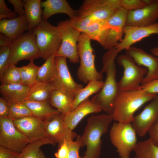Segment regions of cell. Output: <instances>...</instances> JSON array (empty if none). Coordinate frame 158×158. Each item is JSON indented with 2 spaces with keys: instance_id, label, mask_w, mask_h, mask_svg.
<instances>
[{
  "instance_id": "6da1fadb",
  "label": "cell",
  "mask_w": 158,
  "mask_h": 158,
  "mask_svg": "<svg viewBox=\"0 0 158 158\" xmlns=\"http://www.w3.org/2000/svg\"><path fill=\"white\" fill-rule=\"evenodd\" d=\"M118 53L116 47H114L108 50L103 55V67L100 72L106 74V79L101 90L91 99L92 102L100 107L102 110L109 114L112 113L114 100L118 92L115 63Z\"/></svg>"
},
{
  "instance_id": "7a4b0ae2",
  "label": "cell",
  "mask_w": 158,
  "mask_h": 158,
  "mask_svg": "<svg viewBox=\"0 0 158 158\" xmlns=\"http://www.w3.org/2000/svg\"><path fill=\"white\" fill-rule=\"evenodd\" d=\"M157 94L149 93L143 89L118 91L114 102L112 114L114 120L131 123L135 112L145 103L151 101Z\"/></svg>"
},
{
  "instance_id": "3957f363",
  "label": "cell",
  "mask_w": 158,
  "mask_h": 158,
  "mask_svg": "<svg viewBox=\"0 0 158 158\" xmlns=\"http://www.w3.org/2000/svg\"><path fill=\"white\" fill-rule=\"evenodd\" d=\"M114 120L111 114L92 115L87 119L83 135L81 136L82 147L86 146L84 158H98L102 146L101 137L108 130Z\"/></svg>"
},
{
  "instance_id": "277c9868",
  "label": "cell",
  "mask_w": 158,
  "mask_h": 158,
  "mask_svg": "<svg viewBox=\"0 0 158 158\" xmlns=\"http://www.w3.org/2000/svg\"><path fill=\"white\" fill-rule=\"evenodd\" d=\"M91 39L85 34L81 33L78 40L77 49L80 65L77 72L78 80L87 84L92 80H102V74L95 67V56L91 44Z\"/></svg>"
},
{
  "instance_id": "5b68a950",
  "label": "cell",
  "mask_w": 158,
  "mask_h": 158,
  "mask_svg": "<svg viewBox=\"0 0 158 158\" xmlns=\"http://www.w3.org/2000/svg\"><path fill=\"white\" fill-rule=\"evenodd\" d=\"M55 89L73 99L83 85L73 80L69 71L66 58L55 56L54 63L49 81Z\"/></svg>"
},
{
  "instance_id": "8992f818",
  "label": "cell",
  "mask_w": 158,
  "mask_h": 158,
  "mask_svg": "<svg viewBox=\"0 0 158 158\" xmlns=\"http://www.w3.org/2000/svg\"><path fill=\"white\" fill-rule=\"evenodd\" d=\"M116 60L124 69L123 75L117 83L118 91L142 89L141 83L147 73V69L137 64L131 57L126 54L119 55Z\"/></svg>"
},
{
  "instance_id": "52a82bcc",
  "label": "cell",
  "mask_w": 158,
  "mask_h": 158,
  "mask_svg": "<svg viewBox=\"0 0 158 158\" xmlns=\"http://www.w3.org/2000/svg\"><path fill=\"white\" fill-rule=\"evenodd\" d=\"M137 133L131 123L115 122L109 131L111 142L120 158H130L138 143Z\"/></svg>"
},
{
  "instance_id": "ba28073f",
  "label": "cell",
  "mask_w": 158,
  "mask_h": 158,
  "mask_svg": "<svg viewBox=\"0 0 158 158\" xmlns=\"http://www.w3.org/2000/svg\"><path fill=\"white\" fill-rule=\"evenodd\" d=\"M36 36V43L41 58L46 60L56 54L61 44V39L58 27L47 21L42 20L32 30Z\"/></svg>"
},
{
  "instance_id": "9c48e42d",
  "label": "cell",
  "mask_w": 158,
  "mask_h": 158,
  "mask_svg": "<svg viewBox=\"0 0 158 158\" xmlns=\"http://www.w3.org/2000/svg\"><path fill=\"white\" fill-rule=\"evenodd\" d=\"M121 0H85L75 10V16L88 17L93 22L107 21L120 8Z\"/></svg>"
},
{
  "instance_id": "30bf717a",
  "label": "cell",
  "mask_w": 158,
  "mask_h": 158,
  "mask_svg": "<svg viewBox=\"0 0 158 158\" xmlns=\"http://www.w3.org/2000/svg\"><path fill=\"white\" fill-rule=\"evenodd\" d=\"M10 47L11 54L9 65H16L21 60L30 61L41 58L37 44L36 35L33 30L23 34L13 42Z\"/></svg>"
},
{
  "instance_id": "8fae6325",
  "label": "cell",
  "mask_w": 158,
  "mask_h": 158,
  "mask_svg": "<svg viewBox=\"0 0 158 158\" xmlns=\"http://www.w3.org/2000/svg\"><path fill=\"white\" fill-rule=\"evenodd\" d=\"M57 27L61 37V44L55 56L68 58L73 63H78L77 44L81 33L72 25L70 19L58 22Z\"/></svg>"
},
{
  "instance_id": "7c38bea8",
  "label": "cell",
  "mask_w": 158,
  "mask_h": 158,
  "mask_svg": "<svg viewBox=\"0 0 158 158\" xmlns=\"http://www.w3.org/2000/svg\"><path fill=\"white\" fill-rule=\"evenodd\" d=\"M30 142L8 117H0V146L20 153Z\"/></svg>"
},
{
  "instance_id": "4fadbf2b",
  "label": "cell",
  "mask_w": 158,
  "mask_h": 158,
  "mask_svg": "<svg viewBox=\"0 0 158 158\" xmlns=\"http://www.w3.org/2000/svg\"><path fill=\"white\" fill-rule=\"evenodd\" d=\"M44 120L46 137L59 146L65 140H73L76 137L77 134L66 126L60 112Z\"/></svg>"
},
{
  "instance_id": "5bb4252c",
  "label": "cell",
  "mask_w": 158,
  "mask_h": 158,
  "mask_svg": "<svg viewBox=\"0 0 158 158\" xmlns=\"http://www.w3.org/2000/svg\"><path fill=\"white\" fill-rule=\"evenodd\" d=\"M128 11L121 7L107 21V29L104 49L115 47L122 40Z\"/></svg>"
},
{
  "instance_id": "9a60e30c",
  "label": "cell",
  "mask_w": 158,
  "mask_h": 158,
  "mask_svg": "<svg viewBox=\"0 0 158 158\" xmlns=\"http://www.w3.org/2000/svg\"><path fill=\"white\" fill-rule=\"evenodd\" d=\"M125 54L131 57L137 64L147 69L141 85L158 79V57L133 46L126 50Z\"/></svg>"
},
{
  "instance_id": "2e32d148",
  "label": "cell",
  "mask_w": 158,
  "mask_h": 158,
  "mask_svg": "<svg viewBox=\"0 0 158 158\" xmlns=\"http://www.w3.org/2000/svg\"><path fill=\"white\" fill-rule=\"evenodd\" d=\"M158 119V94L144 109L134 116L131 123L136 133L145 136Z\"/></svg>"
},
{
  "instance_id": "e0dca14e",
  "label": "cell",
  "mask_w": 158,
  "mask_h": 158,
  "mask_svg": "<svg viewBox=\"0 0 158 158\" xmlns=\"http://www.w3.org/2000/svg\"><path fill=\"white\" fill-rule=\"evenodd\" d=\"M13 122L30 143L47 138L44 121L42 118L31 116L13 120Z\"/></svg>"
},
{
  "instance_id": "ac0fdd59",
  "label": "cell",
  "mask_w": 158,
  "mask_h": 158,
  "mask_svg": "<svg viewBox=\"0 0 158 158\" xmlns=\"http://www.w3.org/2000/svg\"><path fill=\"white\" fill-rule=\"evenodd\" d=\"M124 37L115 47L119 53L125 50L143 39L153 34L158 35V22L143 27L125 26Z\"/></svg>"
},
{
  "instance_id": "d6986e66",
  "label": "cell",
  "mask_w": 158,
  "mask_h": 158,
  "mask_svg": "<svg viewBox=\"0 0 158 158\" xmlns=\"http://www.w3.org/2000/svg\"><path fill=\"white\" fill-rule=\"evenodd\" d=\"M158 20V0L140 9L128 11L126 26L143 27L157 22Z\"/></svg>"
},
{
  "instance_id": "ffe728a7",
  "label": "cell",
  "mask_w": 158,
  "mask_h": 158,
  "mask_svg": "<svg viewBox=\"0 0 158 158\" xmlns=\"http://www.w3.org/2000/svg\"><path fill=\"white\" fill-rule=\"evenodd\" d=\"M102 109L98 104L87 98L80 103L73 111L63 116L66 126L73 130L80 121L87 115L97 113Z\"/></svg>"
},
{
  "instance_id": "44dd1931",
  "label": "cell",
  "mask_w": 158,
  "mask_h": 158,
  "mask_svg": "<svg viewBox=\"0 0 158 158\" xmlns=\"http://www.w3.org/2000/svg\"><path fill=\"white\" fill-rule=\"evenodd\" d=\"M28 24L25 16L0 20V32L13 42L24 32L28 30Z\"/></svg>"
},
{
  "instance_id": "7402d4cb",
  "label": "cell",
  "mask_w": 158,
  "mask_h": 158,
  "mask_svg": "<svg viewBox=\"0 0 158 158\" xmlns=\"http://www.w3.org/2000/svg\"><path fill=\"white\" fill-rule=\"evenodd\" d=\"M41 6L43 8L42 19L47 21L50 17L54 14L62 13L68 16L71 19L76 16L74 10L66 0H47L41 1Z\"/></svg>"
},
{
  "instance_id": "603a6c76",
  "label": "cell",
  "mask_w": 158,
  "mask_h": 158,
  "mask_svg": "<svg viewBox=\"0 0 158 158\" xmlns=\"http://www.w3.org/2000/svg\"><path fill=\"white\" fill-rule=\"evenodd\" d=\"M30 87L22 84H1L0 92L1 97L8 103L23 102Z\"/></svg>"
},
{
  "instance_id": "cb8c5ba5",
  "label": "cell",
  "mask_w": 158,
  "mask_h": 158,
  "mask_svg": "<svg viewBox=\"0 0 158 158\" xmlns=\"http://www.w3.org/2000/svg\"><path fill=\"white\" fill-rule=\"evenodd\" d=\"M25 17L28 24V30H33L42 20L43 10L40 0H23Z\"/></svg>"
},
{
  "instance_id": "d4e9b609",
  "label": "cell",
  "mask_w": 158,
  "mask_h": 158,
  "mask_svg": "<svg viewBox=\"0 0 158 158\" xmlns=\"http://www.w3.org/2000/svg\"><path fill=\"white\" fill-rule=\"evenodd\" d=\"M54 90V87L49 83L36 81L30 87L25 101L49 102Z\"/></svg>"
},
{
  "instance_id": "484cf974",
  "label": "cell",
  "mask_w": 158,
  "mask_h": 158,
  "mask_svg": "<svg viewBox=\"0 0 158 158\" xmlns=\"http://www.w3.org/2000/svg\"><path fill=\"white\" fill-rule=\"evenodd\" d=\"M30 111L32 116L44 119L59 113L49 101L25 100L23 102Z\"/></svg>"
},
{
  "instance_id": "4316f807",
  "label": "cell",
  "mask_w": 158,
  "mask_h": 158,
  "mask_svg": "<svg viewBox=\"0 0 158 158\" xmlns=\"http://www.w3.org/2000/svg\"><path fill=\"white\" fill-rule=\"evenodd\" d=\"M73 100L54 90L51 93L49 102L51 105L55 108L63 116L72 111Z\"/></svg>"
},
{
  "instance_id": "83f0119b",
  "label": "cell",
  "mask_w": 158,
  "mask_h": 158,
  "mask_svg": "<svg viewBox=\"0 0 158 158\" xmlns=\"http://www.w3.org/2000/svg\"><path fill=\"white\" fill-rule=\"evenodd\" d=\"M47 144L56 145L47 138L30 143L20 153L18 158H46L40 147Z\"/></svg>"
},
{
  "instance_id": "f1b7e54d",
  "label": "cell",
  "mask_w": 158,
  "mask_h": 158,
  "mask_svg": "<svg viewBox=\"0 0 158 158\" xmlns=\"http://www.w3.org/2000/svg\"><path fill=\"white\" fill-rule=\"evenodd\" d=\"M107 28V21H95L89 25L84 33L91 40L97 42L103 47L105 44Z\"/></svg>"
},
{
  "instance_id": "f546056e",
  "label": "cell",
  "mask_w": 158,
  "mask_h": 158,
  "mask_svg": "<svg viewBox=\"0 0 158 158\" xmlns=\"http://www.w3.org/2000/svg\"><path fill=\"white\" fill-rule=\"evenodd\" d=\"M104 84V81L102 80H92L89 82L85 87L80 90L75 97L73 100L72 111L90 96L99 92Z\"/></svg>"
},
{
  "instance_id": "4dcf8cb0",
  "label": "cell",
  "mask_w": 158,
  "mask_h": 158,
  "mask_svg": "<svg viewBox=\"0 0 158 158\" xmlns=\"http://www.w3.org/2000/svg\"><path fill=\"white\" fill-rule=\"evenodd\" d=\"M134 151L136 158H158V146L149 138L138 142Z\"/></svg>"
},
{
  "instance_id": "1f68e13d",
  "label": "cell",
  "mask_w": 158,
  "mask_h": 158,
  "mask_svg": "<svg viewBox=\"0 0 158 158\" xmlns=\"http://www.w3.org/2000/svg\"><path fill=\"white\" fill-rule=\"evenodd\" d=\"M40 66L36 65L33 61L27 65L20 67L22 84L30 87L36 81Z\"/></svg>"
},
{
  "instance_id": "d6a6232c",
  "label": "cell",
  "mask_w": 158,
  "mask_h": 158,
  "mask_svg": "<svg viewBox=\"0 0 158 158\" xmlns=\"http://www.w3.org/2000/svg\"><path fill=\"white\" fill-rule=\"evenodd\" d=\"M1 84H22L20 67L9 65L1 76Z\"/></svg>"
},
{
  "instance_id": "836d02e7",
  "label": "cell",
  "mask_w": 158,
  "mask_h": 158,
  "mask_svg": "<svg viewBox=\"0 0 158 158\" xmlns=\"http://www.w3.org/2000/svg\"><path fill=\"white\" fill-rule=\"evenodd\" d=\"M8 117L13 121L32 116L28 108L23 102L8 103Z\"/></svg>"
},
{
  "instance_id": "e575fe53",
  "label": "cell",
  "mask_w": 158,
  "mask_h": 158,
  "mask_svg": "<svg viewBox=\"0 0 158 158\" xmlns=\"http://www.w3.org/2000/svg\"><path fill=\"white\" fill-rule=\"evenodd\" d=\"M55 54L49 57L40 66L36 81L49 83L54 65Z\"/></svg>"
},
{
  "instance_id": "d590c367",
  "label": "cell",
  "mask_w": 158,
  "mask_h": 158,
  "mask_svg": "<svg viewBox=\"0 0 158 158\" xmlns=\"http://www.w3.org/2000/svg\"><path fill=\"white\" fill-rule=\"evenodd\" d=\"M72 25L81 33H84L88 27L93 22L88 17H80L75 16L70 19Z\"/></svg>"
},
{
  "instance_id": "8d00e7d4",
  "label": "cell",
  "mask_w": 158,
  "mask_h": 158,
  "mask_svg": "<svg viewBox=\"0 0 158 158\" xmlns=\"http://www.w3.org/2000/svg\"><path fill=\"white\" fill-rule=\"evenodd\" d=\"M81 136H77L75 141L71 140H66L69 150L68 158H83L79 155V149L82 147Z\"/></svg>"
},
{
  "instance_id": "74e56055",
  "label": "cell",
  "mask_w": 158,
  "mask_h": 158,
  "mask_svg": "<svg viewBox=\"0 0 158 158\" xmlns=\"http://www.w3.org/2000/svg\"><path fill=\"white\" fill-rule=\"evenodd\" d=\"M10 54V46L0 47V77L9 65L8 61Z\"/></svg>"
},
{
  "instance_id": "f35d334b",
  "label": "cell",
  "mask_w": 158,
  "mask_h": 158,
  "mask_svg": "<svg viewBox=\"0 0 158 158\" xmlns=\"http://www.w3.org/2000/svg\"><path fill=\"white\" fill-rule=\"evenodd\" d=\"M121 6L128 11L138 10L146 6L142 0H121Z\"/></svg>"
},
{
  "instance_id": "ab89813d",
  "label": "cell",
  "mask_w": 158,
  "mask_h": 158,
  "mask_svg": "<svg viewBox=\"0 0 158 158\" xmlns=\"http://www.w3.org/2000/svg\"><path fill=\"white\" fill-rule=\"evenodd\" d=\"M14 11L8 8L4 0H0V19L6 18L13 19L18 17Z\"/></svg>"
},
{
  "instance_id": "60d3db41",
  "label": "cell",
  "mask_w": 158,
  "mask_h": 158,
  "mask_svg": "<svg viewBox=\"0 0 158 158\" xmlns=\"http://www.w3.org/2000/svg\"><path fill=\"white\" fill-rule=\"evenodd\" d=\"M8 1L14 7V11L18 17L25 16L24 4L21 0H8Z\"/></svg>"
},
{
  "instance_id": "b9f144b4",
  "label": "cell",
  "mask_w": 158,
  "mask_h": 158,
  "mask_svg": "<svg viewBox=\"0 0 158 158\" xmlns=\"http://www.w3.org/2000/svg\"><path fill=\"white\" fill-rule=\"evenodd\" d=\"M57 151L54 154L56 158H68V147L66 140L59 146Z\"/></svg>"
},
{
  "instance_id": "7bdbcfd3",
  "label": "cell",
  "mask_w": 158,
  "mask_h": 158,
  "mask_svg": "<svg viewBox=\"0 0 158 158\" xmlns=\"http://www.w3.org/2000/svg\"><path fill=\"white\" fill-rule=\"evenodd\" d=\"M142 89L150 93L158 94V79L142 85Z\"/></svg>"
},
{
  "instance_id": "ee69618b",
  "label": "cell",
  "mask_w": 158,
  "mask_h": 158,
  "mask_svg": "<svg viewBox=\"0 0 158 158\" xmlns=\"http://www.w3.org/2000/svg\"><path fill=\"white\" fill-rule=\"evenodd\" d=\"M20 154L0 146V158H18Z\"/></svg>"
},
{
  "instance_id": "f6af8a7d",
  "label": "cell",
  "mask_w": 158,
  "mask_h": 158,
  "mask_svg": "<svg viewBox=\"0 0 158 158\" xmlns=\"http://www.w3.org/2000/svg\"><path fill=\"white\" fill-rule=\"evenodd\" d=\"M148 133L150 136L149 138L154 144L158 146V119Z\"/></svg>"
},
{
  "instance_id": "bcb514c9",
  "label": "cell",
  "mask_w": 158,
  "mask_h": 158,
  "mask_svg": "<svg viewBox=\"0 0 158 158\" xmlns=\"http://www.w3.org/2000/svg\"><path fill=\"white\" fill-rule=\"evenodd\" d=\"M8 102L2 97H0V117H8Z\"/></svg>"
},
{
  "instance_id": "7dc6e473",
  "label": "cell",
  "mask_w": 158,
  "mask_h": 158,
  "mask_svg": "<svg viewBox=\"0 0 158 158\" xmlns=\"http://www.w3.org/2000/svg\"><path fill=\"white\" fill-rule=\"evenodd\" d=\"M12 42L5 35L0 34V47L10 46Z\"/></svg>"
},
{
  "instance_id": "c3c4849f",
  "label": "cell",
  "mask_w": 158,
  "mask_h": 158,
  "mask_svg": "<svg viewBox=\"0 0 158 158\" xmlns=\"http://www.w3.org/2000/svg\"><path fill=\"white\" fill-rule=\"evenodd\" d=\"M150 51L152 54L158 57V46L152 48Z\"/></svg>"
},
{
  "instance_id": "681fc988",
  "label": "cell",
  "mask_w": 158,
  "mask_h": 158,
  "mask_svg": "<svg viewBox=\"0 0 158 158\" xmlns=\"http://www.w3.org/2000/svg\"><path fill=\"white\" fill-rule=\"evenodd\" d=\"M134 158H136L135 157H134Z\"/></svg>"
},
{
  "instance_id": "f907efd6",
  "label": "cell",
  "mask_w": 158,
  "mask_h": 158,
  "mask_svg": "<svg viewBox=\"0 0 158 158\" xmlns=\"http://www.w3.org/2000/svg\"><path fill=\"white\" fill-rule=\"evenodd\" d=\"M83 158H84V157H83Z\"/></svg>"
}]
</instances>
